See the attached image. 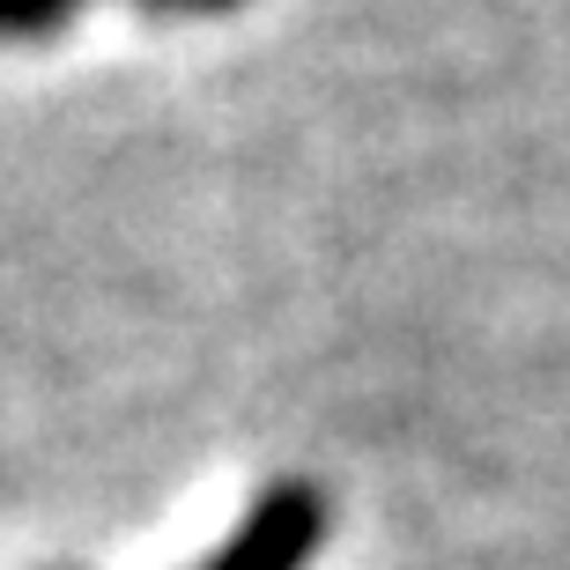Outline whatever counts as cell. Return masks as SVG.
Returning <instances> with one entry per match:
<instances>
[{
  "label": "cell",
  "mask_w": 570,
  "mask_h": 570,
  "mask_svg": "<svg viewBox=\"0 0 570 570\" xmlns=\"http://www.w3.org/2000/svg\"><path fill=\"white\" fill-rule=\"evenodd\" d=\"M318 541H326V497L312 482H275L259 489V504L237 519L230 541L193 570H312Z\"/></svg>",
  "instance_id": "1"
},
{
  "label": "cell",
  "mask_w": 570,
  "mask_h": 570,
  "mask_svg": "<svg viewBox=\"0 0 570 570\" xmlns=\"http://www.w3.org/2000/svg\"><path fill=\"white\" fill-rule=\"evenodd\" d=\"M82 0H0V38H52Z\"/></svg>",
  "instance_id": "2"
},
{
  "label": "cell",
  "mask_w": 570,
  "mask_h": 570,
  "mask_svg": "<svg viewBox=\"0 0 570 570\" xmlns=\"http://www.w3.org/2000/svg\"><path fill=\"white\" fill-rule=\"evenodd\" d=\"M186 16H215V8H237V0H178Z\"/></svg>",
  "instance_id": "3"
},
{
  "label": "cell",
  "mask_w": 570,
  "mask_h": 570,
  "mask_svg": "<svg viewBox=\"0 0 570 570\" xmlns=\"http://www.w3.org/2000/svg\"><path fill=\"white\" fill-rule=\"evenodd\" d=\"M148 16H186V8H178V0H141Z\"/></svg>",
  "instance_id": "4"
}]
</instances>
